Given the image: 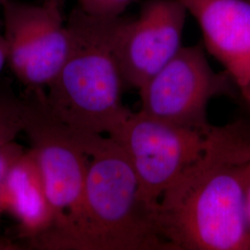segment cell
I'll return each instance as SVG.
<instances>
[{"label":"cell","mask_w":250,"mask_h":250,"mask_svg":"<svg viewBox=\"0 0 250 250\" xmlns=\"http://www.w3.org/2000/svg\"><path fill=\"white\" fill-rule=\"evenodd\" d=\"M250 161V122L211 127L204 152L153 209L166 250H250L244 191Z\"/></svg>","instance_id":"obj_1"},{"label":"cell","mask_w":250,"mask_h":250,"mask_svg":"<svg viewBox=\"0 0 250 250\" xmlns=\"http://www.w3.org/2000/svg\"><path fill=\"white\" fill-rule=\"evenodd\" d=\"M88 167L80 208L62 231L31 247L44 250H166L153 210L139 197L134 169L107 135H84Z\"/></svg>","instance_id":"obj_2"},{"label":"cell","mask_w":250,"mask_h":250,"mask_svg":"<svg viewBox=\"0 0 250 250\" xmlns=\"http://www.w3.org/2000/svg\"><path fill=\"white\" fill-rule=\"evenodd\" d=\"M120 19L95 17L79 8L69 17L71 49L45 99L75 134L107 135L130 111L123 104L126 86L114 51Z\"/></svg>","instance_id":"obj_3"},{"label":"cell","mask_w":250,"mask_h":250,"mask_svg":"<svg viewBox=\"0 0 250 250\" xmlns=\"http://www.w3.org/2000/svg\"><path fill=\"white\" fill-rule=\"evenodd\" d=\"M45 94L29 93L23 130L55 214L53 227L40 237L61 232L72 224L80 208L88 167L84 135L73 133L54 117Z\"/></svg>","instance_id":"obj_4"},{"label":"cell","mask_w":250,"mask_h":250,"mask_svg":"<svg viewBox=\"0 0 250 250\" xmlns=\"http://www.w3.org/2000/svg\"><path fill=\"white\" fill-rule=\"evenodd\" d=\"M208 133L130 110L107 136L127 156L139 197L153 210L165 190L204 152Z\"/></svg>","instance_id":"obj_5"},{"label":"cell","mask_w":250,"mask_h":250,"mask_svg":"<svg viewBox=\"0 0 250 250\" xmlns=\"http://www.w3.org/2000/svg\"><path fill=\"white\" fill-rule=\"evenodd\" d=\"M230 75L216 72L202 45L183 46L174 58L138 90L141 111L148 116L208 133L207 109L211 99L231 95Z\"/></svg>","instance_id":"obj_6"},{"label":"cell","mask_w":250,"mask_h":250,"mask_svg":"<svg viewBox=\"0 0 250 250\" xmlns=\"http://www.w3.org/2000/svg\"><path fill=\"white\" fill-rule=\"evenodd\" d=\"M0 6L11 71L28 93L45 92L71 49V33L63 21L62 8L45 0L41 5L4 0Z\"/></svg>","instance_id":"obj_7"},{"label":"cell","mask_w":250,"mask_h":250,"mask_svg":"<svg viewBox=\"0 0 250 250\" xmlns=\"http://www.w3.org/2000/svg\"><path fill=\"white\" fill-rule=\"evenodd\" d=\"M188 13L180 0H154L137 18L121 17L114 51L126 88L140 89L178 53Z\"/></svg>","instance_id":"obj_8"},{"label":"cell","mask_w":250,"mask_h":250,"mask_svg":"<svg viewBox=\"0 0 250 250\" xmlns=\"http://www.w3.org/2000/svg\"><path fill=\"white\" fill-rule=\"evenodd\" d=\"M197 20L206 47L222 63L246 102L250 101V2L180 0Z\"/></svg>","instance_id":"obj_9"},{"label":"cell","mask_w":250,"mask_h":250,"mask_svg":"<svg viewBox=\"0 0 250 250\" xmlns=\"http://www.w3.org/2000/svg\"><path fill=\"white\" fill-rule=\"evenodd\" d=\"M4 209L17 221L20 236L29 243L53 227V208L31 148L9 170L4 189Z\"/></svg>","instance_id":"obj_10"},{"label":"cell","mask_w":250,"mask_h":250,"mask_svg":"<svg viewBox=\"0 0 250 250\" xmlns=\"http://www.w3.org/2000/svg\"><path fill=\"white\" fill-rule=\"evenodd\" d=\"M26 99L0 90V147L15 141L26 123Z\"/></svg>","instance_id":"obj_11"},{"label":"cell","mask_w":250,"mask_h":250,"mask_svg":"<svg viewBox=\"0 0 250 250\" xmlns=\"http://www.w3.org/2000/svg\"><path fill=\"white\" fill-rule=\"evenodd\" d=\"M132 0H79V9L100 18L120 17Z\"/></svg>","instance_id":"obj_12"},{"label":"cell","mask_w":250,"mask_h":250,"mask_svg":"<svg viewBox=\"0 0 250 250\" xmlns=\"http://www.w3.org/2000/svg\"><path fill=\"white\" fill-rule=\"evenodd\" d=\"M25 151L26 149L16 141H12L0 147V218L5 213L4 189L7 176L12 165Z\"/></svg>","instance_id":"obj_13"},{"label":"cell","mask_w":250,"mask_h":250,"mask_svg":"<svg viewBox=\"0 0 250 250\" xmlns=\"http://www.w3.org/2000/svg\"><path fill=\"white\" fill-rule=\"evenodd\" d=\"M244 191H245V207L247 224L250 235V161L247 163L244 170Z\"/></svg>","instance_id":"obj_14"},{"label":"cell","mask_w":250,"mask_h":250,"mask_svg":"<svg viewBox=\"0 0 250 250\" xmlns=\"http://www.w3.org/2000/svg\"><path fill=\"white\" fill-rule=\"evenodd\" d=\"M8 63V46L3 31V21L0 19V73Z\"/></svg>","instance_id":"obj_15"},{"label":"cell","mask_w":250,"mask_h":250,"mask_svg":"<svg viewBox=\"0 0 250 250\" xmlns=\"http://www.w3.org/2000/svg\"><path fill=\"white\" fill-rule=\"evenodd\" d=\"M21 250V248H19L18 246H16L15 244H12L10 242L3 241L0 240V250Z\"/></svg>","instance_id":"obj_16"},{"label":"cell","mask_w":250,"mask_h":250,"mask_svg":"<svg viewBox=\"0 0 250 250\" xmlns=\"http://www.w3.org/2000/svg\"><path fill=\"white\" fill-rule=\"evenodd\" d=\"M45 1H47L49 4L56 6V7L62 8L63 0H45Z\"/></svg>","instance_id":"obj_17"},{"label":"cell","mask_w":250,"mask_h":250,"mask_svg":"<svg viewBox=\"0 0 250 250\" xmlns=\"http://www.w3.org/2000/svg\"><path fill=\"white\" fill-rule=\"evenodd\" d=\"M3 1H4V0H0V5L2 4V2H3Z\"/></svg>","instance_id":"obj_18"},{"label":"cell","mask_w":250,"mask_h":250,"mask_svg":"<svg viewBox=\"0 0 250 250\" xmlns=\"http://www.w3.org/2000/svg\"><path fill=\"white\" fill-rule=\"evenodd\" d=\"M248 105H249V107H250V102H249V103H248Z\"/></svg>","instance_id":"obj_19"},{"label":"cell","mask_w":250,"mask_h":250,"mask_svg":"<svg viewBox=\"0 0 250 250\" xmlns=\"http://www.w3.org/2000/svg\"><path fill=\"white\" fill-rule=\"evenodd\" d=\"M249 1H250V0H249Z\"/></svg>","instance_id":"obj_20"},{"label":"cell","mask_w":250,"mask_h":250,"mask_svg":"<svg viewBox=\"0 0 250 250\" xmlns=\"http://www.w3.org/2000/svg\"></svg>","instance_id":"obj_21"}]
</instances>
